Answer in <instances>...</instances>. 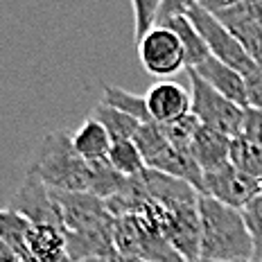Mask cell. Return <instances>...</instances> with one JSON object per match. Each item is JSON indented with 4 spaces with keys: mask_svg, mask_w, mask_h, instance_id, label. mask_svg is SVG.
I'll list each match as a JSON object with an SVG mask.
<instances>
[{
    "mask_svg": "<svg viewBox=\"0 0 262 262\" xmlns=\"http://www.w3.org/2000/svg\"><path fill=\"white\" fill-rule=\"evenodd\" d=\"M190 79V97H192V116L199 120L204 127L215 129L220 134L235 138L242 134L244 122V108L235 102L226 100L217 91H212L194 70H185Z\"/></svg>",
    "mask_w": 262,
    "mask_h": 262,
    "instance_id": "52a82bcc",
    "label": "cell"
},
{
    "mask_svg": "<svg viewBox=\"0 0 262 262\" xmlns=\"http://www.w3.org/2000/svg\"><path fill=\"white\" fill-rule=\"evenodd\" d=\"M145 100H147V111L151 116V122L156 124L174 122V120L188 116L192 111L190 91H185L177 81H167V79L156 81L145 93Z\"/></svg>",
    "mask_w": 262,
    "mask_h": 262,
    "instance_id": "8fae6325",
    "label": "cell"
},
{
    "mask_svg": "<svg viewBox=\"0 0 262 262\" xmlns=\"http://www.w3.org/2000/svg\"><path fill=\"white\" fill-rule=\"evenodd\" d=\"M111 136L108 131L102 127L93 116H89L84 120V124L73 134V147L79 154V158H84L89 165H95V163H104L108 158V151H111Z\"/></svg>",
    "mask_w": 262,
    "mask_h": 262,
    "instance_id": "4fadbf2b",
    "label": "cell"
},
{
    "mask_svg": "<svg viewBox=\"0 0 262 262\" xmlns=\"http://www.w3.org/2000/svg\"><path fill=\"white\" fill-rule=\"evenodd\" d=\"M138 59L145 73L151 77H161V81L188 70L181 41L167 27H156L138 43Z\"/></svg>",
    "mask_w": 262,
    "mask_h": 262,
    "instance_id": "ba28073f",
    "label": "cell"
},
{
    "mask_svg": "<svg viewBox=\"0 0 262 262\" xmlns=\"http://www.w3.org/2000/svg\"><path fill=\"white\" fill-rule=\"evenodd\" d=\"M163 27H167V30H172L174 34L179 36V41H181L183 46V52H185V66H188V70H194L199 68L204 61H208L212 57L208 46H206V41L201 39V34L196 32V27L192 25V20L188 18V14H181V16H174L172 20H167Z\"/></svg>",
    "mask_w": 262,
    "mask_h": 262,
    "instance_id": "9a60e30c",
    "label": "cell"
},
{
    "mask_svg": "<svg viewBox=\"0 0 262 262\" xmlns=\"http://www.w3.org/2000/svg\"><path fill=\"white\" fill-rule=\"evenodd\" d=\"M192 262H215V260H204V258H196V260H192Z\"/></svg>",
    "mask_w": 262,
    "mask_h": 262,
    "instance_id": "4316f807",
    "label": "cell"
},
{
    "mask_svg": "<svg viewBox=\"0 0 262 262\" xmlns=\"http://www.w3.org/2000/svg\"><path fill=\"white\" fill-rule=\"evenodd\" d=\"M239 136H244L253 145L262 147V111L244 108V122H242V134Z\"/></svg>",
    "mask_w": 262,
    "mask_h": 262,
    "instance_id": "603a6c76",
    "label": "cell"
},
{
    "mask_svg": "<svg viewBox=\"0 0 262 262\" xmlns=\"http://www.w3.org/2000/svg\"><path fill=\"white\" fill-rule=\"evenodd\" d=\"M249 262H262V260H253V258H251V260H249Z\"/></svg>",
    "mask_w": 262,
    "mask_h": 262,
    "instance_id": "83f0119b",
    "label": "cell"
},
{
    "mask_svg": "<svg viewBox=\"0 0 262 262\" xmlns=\"http://www.w3.org/2000/svg\"><path fill=\"white\" fill-rule=\"evenodd\" d=\"M63 215L66 242L73 262L100 258L116 251L113 222L106 201L91 192H59L54 190Z\"/></svg>",
    "mask_w": 262,
    "mask_h": 262,
    "instance_id": "6da1fadb",
    "label": "cell"
},
{
    "mask_svg": "<svg viewBox=\"0 0 262 262\" xmlns=\"http://www.w3.org/2000/svg\"><path fill=\"white\" fill-rule=\"evenodd\" d=\"M0 239L18 253L20 262H73L66 231L32 224L12 208L0 210Z\"/></svg>",
    "mask_w": 262,
    "mask_h": 262,
    "instance_id": "277c9868",
    "label": "cell"
},
{
    "mask_svg": "<svg viewBox=\"0 0 262 262\" xmlns=\"http://www.w3.org/2000/svg\"><path fill=\"white\" fill-rule=\"evenodd\" d=\"M12 210L23 215L25 220H30L32 224L57 226V228H61V231H66L61 206H59L57 196H54V190L48 188L46 181L32 170H27L23 183L16 190L14 201H12Z\"/></svg>",
    "mask_w": 262,
    "mask_h": 262,
    "instance_id": "9c48e42d",
    "label": "cell"
},
{
    "mask_svg": "<svg viewBox=\"0 0 262 262\" xmlns=\"http://www.w3.org/2000/svg\"><path fill=\"white\" fill-rule=\"evenodd\" d=\"M244 222H247L251 242H253V260H262V194L242 210Z\"/></svg>",
    "mask_w": 262,
    "mask_h": 262,
    "instance_id": "7402d4cb",
    "label": "cell"
},
{
    "mask_svg": "<svg viewBox=\"0 0 262 262\" xmlns=\"http://www.w3.org/2000/svg\"><path fill=\"white\" fill-rule=\"evenodd\" d=\"M113 244L124 255L147 262H185L163 233L143 215H120L113 222Z\"/></svg>",
    "mask_w": 262,
    "mask_h": 262,
    "instance_id": "5b68a950",
    "label": "cell"
},
{
    "mask_svg": "<svg viewBox=\"0 0 262 262\" xmlns=\"http://www.w3.org/2000/svg\"><path fill=\"white\" fill-rule=\"evenodd\" d=\"M0 262H20L18 253L7 242H3V239H0Z\"/></svg>",
    "mask_w": 262,
    "mask_h": 262,
    "instance_id": "484cf974",
    "label": "cell"
},
{
    "mask_svg": "<svg viewBox=\"0 0 262 262\" xmlns=\"http://www.w3.org/2000/svg\"><path fill=\"white\" fill-rule=\"evenodd\" d=\"M192 158L196 165L201 167V172L215 170V167L228 163V154H231V138L220 134L215 129H208L201 124L192 140Z\"/></svg>",
    "mask_w": 262,
    "mask_h": 262,
    "instance_id": "5bb4252c",
    "label": "cell"
},
{
    "mask_svg": "<svg viewBox=\"0 0 262 262\" xmlns=\"http://www.w3.org/2000/svg\"><path fill=\"white\" fill-rule=\"evenodd\" d=\"M30 170L39 174L48 188L59 192H91L93 165L79 158L73 136L66 131H52L41 140Z\"/></svg>",
    "mask_w": 262,
    "mask_h": 262,
    "instance_id": "3957f363",
    "label": "cell"
},
{
    "mask_svg": "<svg viewBox=\"0 0 262 262\" xmlns=\"http://www.w3.org/2000/svg\"><path fill=\"white\" fill-rule=\"evenodd\" d=\"M91 116L108 131L111 140H134V136L138 134L140 124H143V122H138L136 118H131V116H127V113H122V111H118V108H111V106L102 104V102L100 104H95Z\"/></svg>",
    "mask_w": 262,
    "mask_h": 262,
    "instance_id": "e0dca14e",
    "label": "cell"
},
{
    "mask_svg": "<svg viewBox=\"0 0 262 262\" xmlns=\"http://www.w3.org/2000/svg\"><path fill=\"white\" fill-rule=\"evenodd\" d=\"M102 104L111 106V108H118V111L127 113V116L136 118L138 122L143 124H149L151 122V116L147 111V100L145 95H136L131 91H124L120 86H104L102 89Z\"/></svg>",
    "mask_w": 262,
    "mask_h": 262,
    "instance_id": "ac0fdd59",
    "label": "cell"
},
{
    "mask_svg": "<svg viewBox=\"0 0 262 262\" xmlns=\"http://www.w3.org/2000/svg\"><path fill=\"white\" fill-rule=\"evenodd\" d=\"M201 194L220 201L224 206L244 210L258 194H262V183L255 179H249L247 174L237 172L231 163L204 172V188Z\"/></svg>",
    "mask_w": 262,
    "mask_h": 262,
    "instance_id": "30bf717a",
    "label": "cell"
},
{
    "mask_svg": "<svg viewBox=\"0 0 262 262\" xmlns=\"http://www.w3.org/2000/svg\"><path fill=\"white\" fill-rule=\"evenodd\" d=\"M106 161L113 170L120 172L127 179H134V177H138V174H143L147 170L145 158H143L138 145H136L134 140H113Z\"/></svg>",
    "mask_w": 262,
    "mask_h": 262,
    "instance_id": "d6986e66",
    "label": "cell"
},
{
    "mask_svg": "<svg viewBox=\"0 0 262 262\" xmlns=\"http://www.w3.org/2000/svg\"><path fill=\"white\" fill-rule=\"evenodd\" d=\"M188 18L192 20V25L196 27V32L206 41V46H208V50L215 59H220L228 68L237 70L242 77H249L258 68L253 57L239 46V41L231 34V30L215 14H210L208 9L201 7V3H190Z\"/></svg>",
    "mask_w": 262,
    "mask_h": 262,
    "instance_id": "8992f818",
    "label": "cell"
},
{
    "mask_svg": "<svg viewBox=\"0 0 262 262\" xmlns=\"http://www.w3.org/2000/svg\"><path fill=\"white\" fill-rule=\"evenodd\" d=\"M131 9H134V41L138 46L149 32L158 27L161 0H131Z\"/></svg>",
    "mask_w": 262,
    "mask_h": 262,
    "instance_id": "ffe728a7",
    "label": "cell"
},
{
    "mask_svg": "<svg viewBox=\"0 0 262 262\" xmlns=\"http://www.w3.org/2000/svg\"><path fill=\"white\" fill-rule=\"evenodd\" d=\"M84 262H147V260H140V258H134V255H124L120 251H113L108 255H100V258H91V260H84Z\"/></svg>",
    "mask_w": 262,
    "mask_h": 262,
    "instance_id": "d4e9b609",
    "label": "cell"
},
{
    "mask_svg": "<svg viewBox=\"0 0 262 262\" xmlns=\"http://www.w3.org/2000/svg\"><path fill=\"white\" fill-rule=\"evenodd\" d=\"M247 79V108H255L262 111V66L253 70Z\"/></svg>",
    "mask_w": 262,
    "mask_h": 262,
    "instance_id": "cb8c5ba5",
    "label": "cell"
},
{
    "mask_svg": "<svg viewBox=\"0 0 262 262\" xmlns=\"http://www.w3.org/2000/svg\"><path fill=\"white\" fill-rule=\"evenodd\" d=\"M194 73L199 75L212 91H217L226 100L235 102L237 106L247 108V79L237 73V70L228 68L226 63H222L220 59L210 57L208 61H204L199 68H194Z\"/></svg>",
    "mask_w": 262,
    "mask_h": 262,
    "instance_id": "7c38bea8",
    "label": "cell"
},
{
    "mask_svg": "<svg viewBox=\"0 0 262 262\" xmlns=\"http://www.w3.org/2000/svg\"><path fill=\"white\" fill-rule=\"evenodd\" d=\"M228 163L235 167L237 172L247 174L249 179L262 183V147L253 145L244 136H235L231 138V154H228Z\"/></svg>",
    "mask_w": 262,
    "mask_h": 262,
    "instance_id": "2e32d148",
    "label": "cell"
},
{
    "mask_svg": "<svg viewBox=\"0 0 262 262\" xmlns=\"http://www.w3.org/2000/svg\"><path fill=\"white\" fill-rule=\"evenodd\" d=\"M199 258L215 262H249L253 258V242L242 210L201 194Z\"/></svg>",
    "mask_w": 262,
    "mask_h": 262,
    "instance_id": "7a4b0ae2",
    "label": "cell"
},
{
    "mask_svg": "<svg viewBox=\"0 0 262 262\" xmlns=\"http://www.w3.org/2000/svg\"><path fill=\"white\" fill-rule=\"evenodd\" d=\"M163 131H165L167 140L177 147V149H183V151H190L192 149V140L196 136V131H199L201 122L196 120L192 113H188V116L174 120V122H167V124H161ZM192 154V151H190Z\"/></svg>",
    "mask_w": 262,
    "mask_h": 262,
    "instance_id": "44dd1931",
    "label": "cell"
}]
</instances>
